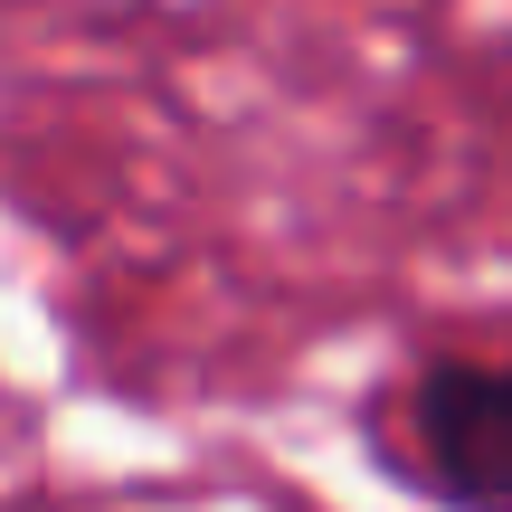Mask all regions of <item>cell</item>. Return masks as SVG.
Segmentation results:
<instances>
[{
  "label": "cell",
  "mask_w": 512,
  "mask_h": 512,
  "mask_svg": "<svg viewBox=\"0 0 512 512\" xmlns=\"http://www.w3.org/2000/svg\"><path fill=\"white\" fill-rule=\"evenodd\" d=\"M389 456L446 512H512V351H446L399 389Z\"/></svg>",
  "instance_id": "cell-1"
}]
</instances>
